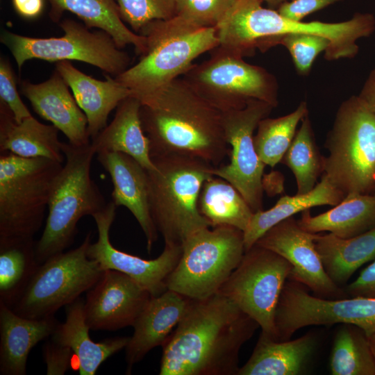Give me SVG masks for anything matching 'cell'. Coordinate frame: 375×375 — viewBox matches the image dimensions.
<instances>
[{
    "instance_id": "obj_42",
    "label": "cell",
    "mask_w": 375,
    "mask_h": 375,
    "mask_svg": "<svg viewBox=\"0 0 375 375\" xmlns=\"http://www.w3.org/2000/svg\"><path fill=\"white\" fill-rule=\"evenodd\" d=\"M342 0H289L281 3L277 12L283 17L302 22L306 16Z\"/></svg>"
},
{
    "instance_id": "obj_40",
    "label": "cell",
    "mask_w": 375,
    "mask_h": 375,
    "mask_svg": "<svg viewBox=\"0 0 375 375\" xmlns=\"http://www.w3.org/2000/svg\"><path fill=\"white\" fill-rule=\"evenodd\" d=\"M0 101L8 106L18 123L32 116L20 98L10 63L2 56L0 58Z\"/></svg>"
},
{
    "instance_id": "obj_22",
    "label": "cell",
    "mask_w": 375,
    "mask_h": 375,
    "mask_svg": "<svg viewBox=\"0 0 375 375\" xmlns=\"http://www.w3.org/2000/svg\"><path fill=\"white\" fill-rule=\"evenodd\" d=\"M56 69L69 85L77 104L85 113L91 140L108 125L110 113L131 95L128 88L110 74H104L105 81L95 79L78 70L69 60L57 62Z\"/></svg>"
},
{
    "instance_id": "obj_44",
    "label": "cell",
    "mask_w": 375,
    "mask_h": 375,
    "mask_svg": "<svg viewBox=\"0 0 375 375\" xmlns=\"http://www.w3.org/2000/svg\"><path fill=\"white\" fill-rule=\"evenodd\" d=\"M12 3L15 12L28 19L39 17L44 8V0H12Z\"/></svg>"
},
{
    "instance_id": "obj_23",
    "label": "cell",
    "mask_w": 375,
    "mask_h": 375,
    "mask_svg": "<svg viewBox=\"0 0 375 375\" xmlns=\"http://www.w3.org/2000/svg\"><path fill=\"white\" fill-rule=\"evenodd\" d=\"M58 324L54 315L26 318L0 304V374L25 375L31 350L50 337Z\"/></svg>"
},
{
    "instance_id": "obj_46",
    "label": "cell",
    "mask_w": 375,
    "mask_h": 375,
    "mask_svg": "<svg viewBox=\"0 0 375 375\" xmlns=\"http://www.w3.org/2000/svg\"><path fill=\"white\" fill-rule=\"evenodd\" d=\"M372 351L375 358V332L367 336Z\"/></svg>"
},
{
    "instance_id": "obj_34",
    "label": "cell",
    "mask_w": 375,
    "mask_h": 375,
    "mask_svg": "<svg viewBox=\"0 0 375 375\" xmlns=\"http://www.w3.org/2000/svg\"><path fill=\"white\" fill-rule=\"evenodd\" d=\"M343 325L335 335L330 358L333 375H375V358L368 338L359 327Z\"/></svg>"
},
{
    "instance_id": "obj_19",
    "label": "cell",
    "mask_w": 375,
    "mask_h": 375,
    "mask_svg": "<svg viewBox=\"0 0 375 375\" xmlns=\"http://www.w3.org/2000/svg\"><path fill=\"white\" fill-rule=\"evenodd\" d=\"M19 84L21 93L29 101L33 110L51 122L69 143L78 147L91 143L87 117L56 69L50 78L42 83L35 84L21 80Z\"/></svg>"
},
{
    "instance_id": "obj_28",
    "label": "cell",
    "mask_w": 375,
    "mask_h": 375,
    "mask_svg": "<svg viewBox=\"0 0 375 375\" xmlns=\"http://www.w3.org/2000/svg\"><path fill=\"white\" fill-rule=\"evenodd\" d=\"M47 1L50 4L49 16L51 21L60 22L64 12L69 11L81 19L88 28H96L108 33L119 49L132 45L138 55L144 53L146 38L126 25L117 0Z\"/></svg>"
},
{
    "instance_id": "obj_24",
    "label": "cell",
    "mask_w": 375,
    "mask_h": 375,
    "mask_svg": "<svg viewBox=\"0 0 375 375\" xmlns=\"http://www.w3.org/2000/svg\"><path fill=\"white\" fill-rule=\"evenodd\" d=\"M83 306L84 301L79 298L66 306V319L64 323L58 324L50 338L71 349L81 375H94L109 357L125 349L129 338L116 337L100 342L92 341Z\"/></svg>"
},
{
    "instance_id": "obj_14",
    "label": "cell",
    "mask_w": 375,
    "mask_h": 375,
    "mask_svg": "<svg viewBox=\"0 0 375 375\" xmlns=\"http://www.w3.org/2000/svg\"><path fill=\"white\" fill-rule=\"evenodd\" d=\"M335 324L355 325L369 336L375 332V297L324 299L310 294L299 283L285 282L275 314L277 340H290L308 326Z\"/></svg>"
},
{
    "instance_id": "obj_12",
    "label": "cell",
    "mask_w": 375,
    "mask_h": 375,
    "mask_svg": "<svg viewBox=\"0 0 375 375\" xmlns=\"http://www.w3.org/2000/svg\"><path fill=\"white\" fill-rule=\"evenodd\" d=\"M91 238L89 232L76 249L55 255L40 265L11 309L31 319L53 316L61 307L74 302L91 289L104 271L88 256Z\"/></svg>"
},
{
    "instance_id": "obj_17",
    "label": "cell",
    "mask_w": 375,
    "mask_h": 375,
    "mask_svg": "<svg viewBox=\"0 0 375 375\" xmlns=\"http://www.w3.org/2000/svg\"><path fill=\"white\" fill-rule=\"evenodd\" d=\"M293 217H288L266 231L256 244L269 249L288 261L292 266L289 278L310 289L315 296L338 299L347 297L326 274L314 239Z\"/></svg>"
},
{
    "instance_id": "obj_27",
    "label": "cell",
    "mask_w": 375,
    "mask_h": 375,
    "mask_svg": "<svg viewBox=\"0 0 375 375\" xmlns=\"http://www.w3.org/2000/svg\"><path fill=\"white\" fill-rule=\"evenodd\" d=\"M141 102L130 95L117 107L113 119L92 140L96 153L121 152L136 160L147 171L156 168L150 155V142L140 116Z\"/></svg>"
},
{
    "instance_id": "obj_47",
    "label": "cell",
    "mask_w": 375,
    "mask_h": 375,
    "mask_svg": "<svg viewBox=\"0 0 375 375\" xmlns=\"http://www.w3.org/2000/svg\"><path fill=\"white\" fill-rule=\"evenodd\" d=\"M262 3L266 2L270 6H279L281 3L289 0H260Z\"/></svg>"
},
{
    "instance_id": "obj_18",
    "label": "cell",
    "mask_w": 375,
    "mask_h": 375,
    "mask_svg": "<svg viewBox=\"0 0 375 375\" xmlns=\"http://www.w3.org/2000/svg\"><path fill=\"white\" fill-rule=\"evenodd\" d=\"M152 296L128 275L104 270L84 301L90 330L115 331L133 326Z\"/></svg>"
},
{
    "instance_id": "obj_4",
    "label": "cell",
    "mask_w": 375,
    "mask_h": 375,
    "mask_svg": "<svg viewBox=\"0 0 375 375\" xmlns=\"http://www.w3.org/2000/svg\"><path fill=\"white\" fill-rule=\"evenodd\" d=\"M151 159L156 167L147 171L151 218L165 244L183 247L193 235L210 227L199 212L198 200L215 166L181 155Z\"/></svg>"
},
{
    "instance_id": "obj_13",
    "label": "cell",
    "mask_w": 375,
    "mask_h": 375,
    "mask_svg": "<svg viewBox=\"0 0 375 375\" xmlns=\"http://www.w3.org/2000/svg\"><path fill=\"white\" fill-rule=\"evenodd\" d=\"M292 271L278 253L254 244L245 253L217 294L235 303L261 328V333L277 340L275 314L281 294Z\"/></svg>"
},
{
    "instance_id": "obj_8",
    "label": "cell",
    "mask_w": 375,
    "mask_h": 375,
    "mask_svg": "<svg viewBox=\"0 0 375 375\" xmlns=\"http://www.w3.org/2000/svg\"><path fill=\"white\" fill-rule=\"evenodd\" d=\"M62 168L61 162L49 158L1 152L0 238H33Z\"/></svg>"
},
{
    "instance_id": "obj_10",
    "label": "cell",
    "mask_w": 375,
    "mask_h": 375,
    "mask_svg": "<svg viewBox=\"0 0 375 375\" xmlns=\"http://www.w3.org/2000/svg\"><path fill=\"white\" fill-rule=\"evenodd\" d=\"M212 51L209 59L193 64L183 76L203 99L222 112L242 108L252 99L277 106L274 75L219 46Z\"/></svg>"
},
{
    "instance_id": "obj_25",
    "label": "cell",
    "mask_w": 375,
    "mask_h": 375,
    "mask_svg": "<svg viewBox=\"0 0 375 375\" xmlns=\"http://www.w3.org/2000/svg\"><path fill=\"white\" fill-rule=\"evenodd\" d=\"M60 131L31 116L16 122L8 106L0 101V151L23 158L42 157L62 163L65 156L58 138Z\"/></svg>"
},
{
    "instance_id": "obj_32",
    "label": "cell",
    "mask_w": 375,
    "mask_h": 375,
    "mask_svg": "<svg viewBox=\"0 0 375 375\" xmlns=\"http://www.w3.org/2000/svg\"><path fill=\"white\" fill-rule=\"evenodd\" d=\"M32 238H0V304L12 308L38 269Z\"/></svg>"
},
{
    "instance_id": "obj_21",
    "label": "cell",
    "mask_w": 375,
    "mask_h": 375,
    "mask_svg": "<svg viewBox=\"0 0 375 375\" xmlns=\"http://www.w3.org/2000/svg\"><path fill=\"white\" fill-rule=\"evenodd\" d=\"M191 299L171 290L152 297L125 347L127 373L153 348L162 346L185 314Z\"/></svg>"
},
{
    "instance_id": "obj_9",
    "label": "cell",
    "mask_w": 375,
    "mask_h": 375,
    "mask_svg": "<svg viewBox=\"0 0 375 375\" xmlns=\"http://www.w3.org/2000/svg\"><path fill=\"white\" fill-rule=\"evenodd\" d=\"M245 253L244 232L230 226L208 227L190 238L168 276L167 290L191 299L217 294Z\"/></svg>"
},
{
    "instance_id": "obj_35",
    "label": "cell",
    "mask_w": 375,
    "mask_h": 375,
    "mask_svg": "<svg viewBox=\"0 0 375 375\" xmlns=\"http://www.w3.org/2000/svg\"><path fill=\"white\" fill-rule=\"evenodd\" d=\"M301 122L300 128L281 160L295 177L297 194H305L312 190L323 172V156L315 142L308 113Z\"/></svg>"
},
{
    "instance_id": "obj_11",
    "label": "cell",
    "mask_w": 375,
    "mask_h": 375,
    "mask_svg": "<svg viewBox=\"0 0 375 375\" xmlns=\"http://www.w3.org/2000/svg\"><path fill=\"white\" fill-rule=\"evenodd\" d=\"M59 25L64 34L58 38H32L6 30L1 32L0 41L10 50L19 72L31 59L81 61L114 77L129 67L131 57L106 31H90L84 24L72 19H65Z\"/></svg>"
},
{
    "instance_id": "obj_7",
    "label": "cell",
    "mask_w": 375,
    "mask_h": 375,
    "mask_svg": "<svg viewBox=\"0 0 375 375\" xmlns=\"http://www.w3.org/2000/svg\"><path fill=\"white\" fill-rule=\"evenodd\" d=\"M325 147L323 172L345 196L375 189V114L358 96L338 109Z\"/></svg>"
},
{
    "instance_id": "obj_48",
    "label": "cell",
    "mask_w": 375,
    "mask_h": 375,
    "mask_svg": "<svg viewBox=\"0 0 375 375\" xmlns=\"http://www.w3.org/2000/svg\"><path fill=\"white\" fill-rule=\"evenodd\" d=\"M373 194L375 196V189H374V191L373 192Z\"/></svg>"
},
{
    "instance_id": "obj_5",
    "label": "cell",
    "mask_w": 375,
    "mask_h": 375,
    "mask_svg": "<svg viewBox=\"0 0 375 375\" xmlns=\"http://www.w3.org/2000/svg\"><path fill=\"white\" fill-rule=\"evenodd\" d=\"M139 35L146 38L144 53L115 77L139 99L183 75L196 58L219 46L215 28L196 27L176 16L153 21Z\"/></svg>"
},
{
    "instance_id": "obj_33",
    "label": "cell",
    "mask_w": 375,
    "mask_h": 375,
    "mask_svg": "<svg viewBox=\"0 0 375 375\" xmlns=\"http://www.w3.org/2000/svg\"><path fill=\"white\" fill-rule=\"evenodd\" d=\"M198 208L210 227L230 226L243 232L254 213L241 194L226 180L212 176L202 185Z\"/></svg>"
},
{
    "instance_id": "obj_3",
    "label": "cell",
    "mask_w": 375,
    "mask_h": 375,
    "mask_svg": "<svg viewBox=\"0 0 375 375\" xmlns=\"http://www.w3.org/2000/svg\"><path fill=\"white\" fill-rule=\"evenodd\" d=\"M374 28L375 19L369 13H356L341 22H295L264 8L260 0H235L215 27L219 46L243 58L256 49L265 51L273 39L283 35H320L330 42L324 54L327 60L353 58L358 51L357 40L369 36Z\"/></svg>"
},
{
    "instance_id": "obj_36",
    "label": "cell",
    "mask_w": 375,
    "mask_h": 375,
    "mask_svg": "<svg viewBox=\"0 0 375 375\" xmlns=\"http://www.w3.org/2000/svg\"><path fill=\"white\" fill-rule=\"evenodd\" d=\"M308 113L307 103L302 101L292 112L276 118L260 121L253 136L256 153L265 165L274 167L281 162L297 132V127Z\"/></svg>"
},
{
    "instance_id": "obj_1",
    "label": "cell",
    "mask_w": 375,
    "mask_h": 375,
    "mask_svg": "<svg viewBox=\"0 0 375 375\" xmlns=\"http://www.w3.org/2000/svg\"><path fill=\"white\" fill-rule=\"evenodd\" d=\"M259 327L219 294L191 299L162 344L160 375H238L239 353Z\"/></svg>"
},
{
    "instance_id": "obj_43",
    "label": "cell",
    "mask_w": 375,
    "mask_h": 375,
    "mask_svg": "<svg viewBox=\"0 0 375 375\" xmlns=\"http://www.w3.org/2000/svg\"><path fill=\"white\" fill-rule=\"evenodd\" d=\"M349 297H375V260L365 267L350 284L345 288Z\"/></svg>"
},
{
    "instance_id": "obj_2",
    "label": "cell",
    "mask_w": 375,
    "mask_h": 375,
    "mask_svg": "<svg viewBox=\"0 0 375 375\" xmlns=\"http://www.w3.org/2000/svg\"><path fill=\"white\" fill-rule=\"evenodd\" d=\"M143 131L151 158L168 155L192 156L215 167L229 156L222 112L183 78H177L141 99Z\"/></svg>"
},
{
    "instance_id": "obj_38",
    "label": "cell",
    "mask_w": 375,
    "mask_h": 375,
    "mask_svg": "<svg viewBox=\"0 0 375 375\" xmlns=\"http://www.w3.org/2000/svg\"><path fill=\"white\" fill-rule=\"evenodd\" d=\"M235 0H174V16L200 28H215Z\"/></svg>"
},
{
    "instance_id": "obj_41",
    "label": "cell",
    "mask_w": 375,
    "mask_h": 375,
    "mask_svg": "<svg viewBox=\"0 0 375 375\" xmlns=\"http://www.w3.org/2000/svg\"><path fill=\"white\" fill-rule=\"evenodd\" d=\"M47 374L62 375L70 367L74 353L70 348L50 338L42 349Z\"/></svg>"
},
{
    "instance_id": "obj_37",
    "label": "cell",
    "mask_w": 375,
    "mask_h": 375,
    "mask_svg": "<svg viewBox=\"0 0 375 375\" xmlns=\"http://www.w3.org/2000/svg\"><path fill=\"white\" fill-rule=\"evenodd\" d=\"M277 44L285 47L290 53L294 67L301 75L309 74L317 56L330 47L329 40L310 33H289L273 39L269 48Z\"/></svg>"
},
{
    "instance_id": "obj_39",
    "label": "cell",
    "mask_w": 375,
    "mask_h": 375,
    "mask_svg": "<svg viewBox=\"0 0 375 375\" xmlns=\"http://www.w3.org/2000/svg\"><path fill=\"white\" fill-rule=\"evenodd\" d=\"M122 20L138 34L147 24L174 16V0H117Z\"/></svg>"
},
{
    "instance_id": "obj_16",
    "label": "cell",
    "mask_w": 375,
    "mask_h": 375,
    "mask_svg": "<svg viewBox=\"0 0 375 375\" xmlns=\"http://www.w3.org/2000/svg\"><path fill=\"white\" fill-rule=\"evenodd\" d=\"M115 204L111 201L92 217L96 223L98 239L90 243L87 254L103 270L122 272L147 290L152 297L167 290V280L178 264L182 247L165 244L161 254L155 259L146 260L116 249L110 240V229L116 215Z\"/></svg>"
},
{
    "instance_id": "obj_30",
    "label": "cell",
    "mask_w": 375,
    "mask_h": 375,
    "mask_svg": "<svg viewBox=\"0 0 375 375\" xmlns=\"http://www.w3.org/2000/svg\"><path fill=\"white\" fill-rule=\"evenodd\" d=\"M314 242L326 274L342 288L358 268L375 259V227L349 238L316 233Z\"/></svg>"
},
{
    "instance_id": "obj_45",
    "label": "cell",
    "mask_w": 375,
    "mask_h": 375,
    "mask_svg": "<svg viewBox=\"0 0 375 375\" xmlns=\"http://www.w3.org/2000/svg\"><path fill=\"white\" fill-rule=\"evenodd\" d=\"M358 97L375 114V68L369 75Z\"/></svg>"
},
{
    "instance_id": "obj_29",
    "label": "cell",
    "mask_w": 375,
    "mask_h": 375,
    "mask_svg": "<svg viewBox=\"0 0 375 375\" xmlns=\"http://www.w3.org/2000/svg\"><path fill=\"white\" fill-rule=\"evenodd\" d=\"M305 231L318 233L328 231L349 238L375 227V196L350 193L331 210L312 216L310 209L301 212L298 220Z\"/></svg>"
},
{
    "instance_id": "obj_15",
    "label": "cell",
    "mask_w": 375,
    "mask_h": 375,
    "mask_svg": "<svg viewBox=\"0 0 375 375\" xmlns=\"http://www.w3.org/2000/svg\"><path fill=\"white\" fill-rule=\"evenodd\" d=\"M274 107L252 99L242 108L222 112V126L230 147V162L214 167L213 176L231 184L256 212L262 210V175L265 165L258 157L253 133Z\"/></svg>"
},
{
    "instance_id": "obj_26",
    "label": "cell",
    "mask_w": 375,
    "mask_h": 375,
    "mask_svg": "<svg viewBox=\"0 0 375 375\" xmlns=\"http://www.w3.org/2000/svg\"><path fill=\"white\" fill-rule=\"evenodd\" d=\"M317 346L308 333L294 340H276L262 333L238 375H298L305 372Z\"/></svg>"
},
{
    "instance_id": "obj_31",
    "label": "cell",
    "mask_w": 375,
    "mask_h": 375,
    "mask_svg": "<svg viewBox=\"0 0 375 375\" xmlns=\"http://www.w3.org/2000/svg\"><path fill=\"white\" fill-rule=\"evenodd\" d=\"M320 182L305 194L294 196L285 195L269 210L255 212L244 231L245 251L253 247L257 240L269 228L280 222L293 217L297 212L318 206H336L345 194L336 188L329 179L322 174Z\"/></svg>"
},
{
    "instance_id": "obj_20",
    "label": "cell",
    "mask_w": 375,
    "mask_h": 375,
    "mask_svg": "<svg viewBox=\"0 0 375 375\" xmlns=\"http://www.w3.org/2000/svg\"><path fill=\"white\" fill-rule=\"evenodd\" d=\"M96 154L110 176L112 201L117 207L124 206L132 213L146 237L147 249L150 252L158 232L150 212L147 170L124 153L101 151Z\"/></svg>"
},
{
    "instance_id": "obj_6",
    "label": "cell",
    "mask_w": 375,
    "mask_h": 375,
    "mask_svg": "<svg viewBox=\"0 0 375 375\" xmlns=\"http://www.w3.org/2000/svg\"><path fill=\"white\" fill-rule=\"evenodd\" d=\"M62 151L65 165L53 181L44 228L35 242L39 265L63 252L73 243L77 224L83 217H92L107 205L91 178L92 162L96 154L91 143L78 147L62 142Z\"/></svg>"
}]
</instances>
